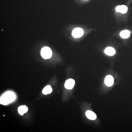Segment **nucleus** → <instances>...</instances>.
<instances>
[{
	"label": "nucleus",
	"mask_w": 132,
	"mask_h": 132,
	"mask_svg": "<svg viewBox=\"0 0 132 132\" xmlns=\"http://www.w3.org/2000/svg\"><path fill=\"white\" fill-rule=\"evenodd\" d=\"M15 98V95L12 92L8 91L4 93L0 98V104L6 105L12 102Z\"/></svg>",
	"instance_id": "obj_1"
},
{
	"label": "nucleus",
	"mask_w": 132,
	"mask_h": 132,
	"mask_svg": "<svg viewBox=\"0 0 132 132\" xmlns=\"http://www.w3.org/2000/svg\"><path fill=\"white\" fill-rule=\"evenodd\" d=\"M41 55L42 57L45 59L50 58L52 56V51L48 47H44L41 50Z\"/></svg>",
	"instance_id": "obj_2"
},
{
	"label": "nucleus",
	"mask_w": 132,
	"mask_h": 132,
	"mask_svg": "<svg viewBox=\"0 0 132 132\" xmlns=\"http://www.w3.org/2000/svg\"><path fill=\"white\" fill-rule=\"evenodd\" d=\"M84 34V31L81 28H77L73 31L72 35L75 38H79Z\"/></svg>",
	"instance_id": "obj_3"
},
{
	"label": "nucleus",
	"mask_w": 132,
	"mask_h": 132,
	"mask_svg": "<svg viewBox=\"0 0 132 132\" xmlns=\"http://www.w3.org/2000/svg\"><path fill=\"white\" fill-rule=\"evenodd\" d=\"M75 84V81L73 79L70 78L65 81V87L67 89H71L74 87Z\"/></svg>",
	"instance_id": "obj_4"
},
{
	"label": "nucleus",
	"mask_w": 132,
	"mask_h": 132,
	"mask_svg": "<svg viewBox=\"0 0 132 132\" xmlns=\"http://www.w3.org/2000/svg\"><path fill=\"white\" fill-rule=\"evenodd\" d=\"M105 83L108 86H111L113 84V77L111 75L107 76L105 78Z\"/></svg>",
	"instance_id": "obj_5"
},
{
	"label": "nucleus",
	"mask_w": 132,
	"mask_h": 132,
	"mask_svg": "<svg viewBox=\"0 0 132 132\" xmlns=\"http://www.w3.org/2000/svg\"><path fill=\"white\" fill-rule=\"evenodd\" d=\"M116 10L117 12H120L122 13V14H125L127 11L128 8L126 6H125V5L119 6L117 7Z\"/></svg>",
	"instance_id": "obj_6"
},
{
	"label": "nucleus",
	"mask_w": 132,
	"mask_h": 132,
	"mask_svg": "<svg viewBox=\"0 0 132 132\" xmlns=\"http://www.w3.org/2000/svg\"><path fill=\"white\" fill-rule=\"evenodd\" d=\"M86 116L88 119L91 120H94L97 118L96 114L93 111L90 110H88L86 112Z\"/></svg>",
	"instance_id": "obj_7"
},
{
	"label": "nucleus",
	"mask_w": 132,
	"mask_h": 132,
	"mask_svg": "<svg viewBox=\"0 0 132 132\" xmlns=\"http://www.w3.org/2000/svg\"><path fill=\"white\" fill-rule=\"evenodd\" d=\"M105 53L106 54L108 55L112 56L115 54L116 51L114 48H113L111 47H108L105 50Z\"/></svg>",
	"instance_id": "obj_8"
},
{
	"label": "nucleus",
	"mask_w": 132,
	"mask_h": 132,
	"mask_svg": "<svg viewBox=\"0 0 132 132\" xmlns=\"http://www.w3.org/2000/svg\"><path fill=\"white\" fill-rule=\"evenodd\" d=\"M18 112L20 115H22L23 114L28 111V108L25 105L21 106L18 108Z\"/></svg>",
	"instance_id": "obj_9"
},
{
	"label": "nucleus",
	"mask_w": 132,
	"mask_h": 132,
	"mask_svg": "<svg viewBox=\"0 0 132 132\" xmlns=\"http://www.w3.org/2000/svg\"><path fill=\"white\" fill-rule=\"evenodd\" d=\"M52 88L50 85L46 86L43 89L42 91V92L44 94L47 95L49 94H50L52 92Z\"/></svg>",
	"instance_id": "obj_10"
},
{
	"label": "nucleus",
	"mask_w": 132,
	"mask_h": 132,
	"mask_svg": "<svg viewBox=\"0 0 132 132\" xmlns=\"http://www.w3.org/2000/svg\"><path fill=\"white\" fill-rule=\"evenodd\" d=\"M120 35L121 37L124 39H127L128 38L130 35V32L128 30H124L122 31L120 33Z\"/></svg>",
	"instance_id": "obj_11"
}]
</instances>
